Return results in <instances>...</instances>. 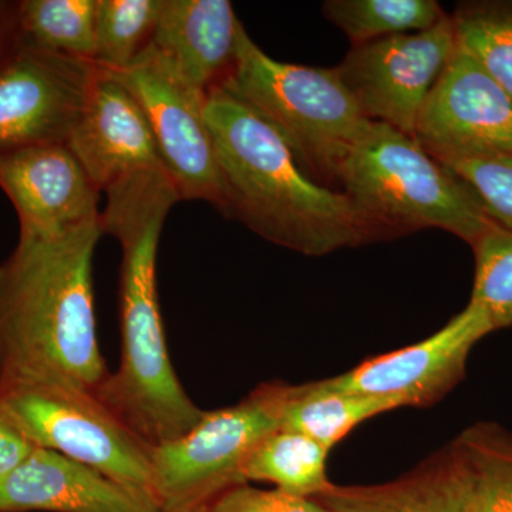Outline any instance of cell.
Wrapping results in <instances>:
<instances>
[{"instance_id": "1", "label": "cell", "mask_w": 512, "mask_h": 512, "mask_svg": "<svg viewBox=\"0 0 512 512\" xmlns=\"http://www.w3.org/2000/svg\"><path fill=\"white\" fill-rule=\"evenodd\" d=\"M104 194L101 231L121 248V357L93 394L144 444L161 446L190 431L205 413L175 373L158 298L161 231L181 197L164 168L128 175Z\"/></svg>"}, {"instance_id": "2", "label": "cell", "mask_w": 512, "mask_h": 512, "mask_svg": "<svg viewBox=\"0 0 512 512\" xmlns=\"http://www.w3.org/2000/svg\"><path fill=\"white\" fill-rule=\"evenodd\" d=\"M100 221L22 237L0 264V384L94 393L109 376L94 312Z\"/></svg>"}, {"instance_id": "3", "label": "cell", "mask_w": 512, "mask_h": 512, "mask_svg": "<svg viewBox=\"0 0 512 512\" xmlns=\"http://www.w3.org/2000/svg\"><path fill=\"white\" fill-rule=\"evenodd\" d=\"M224 185L227 217L306 256L362 245L373 234L345 192L329 190L299 165L268 121L218 86L205 103Z\"/></svg>"}, {"instance_id": "4", "label": "cell", "mask_w": 512, "mask_h": 512, "mask_svg": "<svg viewBox=\"0 0 512 512\" xmlns=\"http://www.w3.org/2000/svg\"><path fill=\"white\" fill-rule=\"evenodd\" d=\"M338 180L373 235L439 228L473 247L494 224L470 187L416 138L377 121L350 148Z\"/></svg>"}, {"instance_id": "5", "label": "cell", "mask_w": 512, "mask_h": 512, "mask_svg": "<svg viewBox=\"0 0 512 512\" xmlns=\"http://www.w3.org/2000/svg\"><path fill=\"white\" fill-rule=\"evenodd\" d=\"M220 87L268 121L313 180L339 178L350 148L372 123L335 69L278 62L245 28Z\"/></svg>"}, {"instance_id": "6", "label": "cell", "mask_w": 512, "mask_h": 512, "mask_svg": "<svg viewBox=\"0 0 512 512\" xmlns=\"http://www.w3.org/2000/svg\"><path fill=\"white\" fill-rule=\"evenodd\" d=\"M285 383L259 384L232 406L205 412L183 436L150 448L161 512H204L235 485L256 444L281 429Z\"/></svg>"}, {"instance_id": "7", "label": "cell", "mask_w": 512, "mask_h": 512, "mask_svg": "<svg viewBox=\"0 0 512 512\" xmlns=\"http://www.w3.org/2000/svg\"><path fill=\"white\" fill-rule=\"evenodd\" d=\"M0 412L33 446L96 468L157 504L150 447L93 393L0 384Z\"/></svg>"}, {"instance_id": "8", "label": "cell", "mask_w": 512, "mask_h": 512, "mask_svg": "<svg viewBox=\"0 0 512 512\" xmlns=\"http://www.w3.org/2000/svg\"><path fill=\"white\" fill-rule=\"evenodd\" d=\"M456 50L453 20L446 16L424 32L353 46L333 69L367 119L414 137L424 104Z\"/></svg>"}, {"instance_id": "9", "label": "cell", "mask_w": 512, "mask_h": 512, "mask_svg": "<svg viewBox=\"0 0 512 512\" xmlns=\"http://www.w3.org/2000/svg\"><path fill=\"white\" fill-rule=\"evenodd\" d=\"M106 73L126 86L143 107L181 200L207 201L224 211L220 164L205 120L207 96L146 52L123 72Z\"/></svg>"}, {"instance_id": "10", "label": "cell", "mask_w": 512, "mask_h": 512, "mask_svg": "<svg viewBox=\"0 0 512 512\" xmlns=\"http://www.w3.org/2000/svg\"><path fill=\"white\" fill-rule=\"evenodd\" d=\"M100 67L22 45L0 63V154L66 143Z\"/></svg>"}, {"instance_id": "11", "label": "cell", "mask_w": 512, "mask_h": 512, "mask_svg": "<svg viewBox=\"0 0 512 512\" xmlns=\"http://www.w3.org/2000/svg\"><path fill=\"white\" fill-rule=\"evenodd\" d=\"M491 332L484 313L468 303L429 338L319 382L339 392L387 400L397 409L433 406L463 380L471 350Z\"/></svg>"}, {"instance_id": "12", "label": "cell", "mask_w": 512, "mask_h": 512, "mask_svg": "<svg viewBox=\"0 0 512 512\" xmlns=\"http://www.w3.org/2000/svg\"><path fill=\"white\" fill-rule=\"evenodd\" d=\"M414 138L440 163L512 157V97L457 47L424 104Z\"/></svg>"}, {"instance_id": "13", "label": "cell", "mask_w": 512, "mask_h": 512, "mask_svg": "<svg viewBox=\"0 0 512 512\" xmlns=\"http://www.w3.org/2000/svg\"><path fill=\"white\" fill-rule=\"evenodd\" d=\"M0 188L15 207L22 237H53L100 221V191L66 143L0 154Z\"/></svg>"}, {"instance_id": "14", "label": "cell", "mask_w": 512, "mask_h": 512, "mask_svg": "<svg viewBox=\"0 0 512 512\" xmlns=\"http://www.w3.org/2000/svg\"><path fill=\"white\" fill-rule=\"evenodd\" d=\"M66 146L100 194L128 175L165 170L143 107L126 86L101 69Z\"/></svg>"}, {"instance_id": "15", "label": "cell", "mask_w": 512, "mask_h": 512, "mask_svg": "<svg viewBox=\"0 0 512 512\" xmlns=\"http://www.w3.org/2000/svg\"><path fill=\"white\" fill-rule=\"evenodd\" d=\"M242 28L229 0H161L144 52L208 96L231 72Z\"/></svg>"}, {"instance_id": "16", "label": "cell", "mask_w": 512, "mask_h": 512, "mask_svg": "<svg viewBox=\"0 0 512 512\" xmlns=\"http://www.w3.org/2000/svg\"><path fill=\"white\" fill-rule=\"evenodd\" d=\"M161 512L140 491L45 448L0 481V512Z\"/></svg>"}, {"instance_id": "17", "label": "cell", "mask_w": 512, "mask_h": 512, "mask_svg": "<svg viewBox=\"0 0 512 512\" xmlns=\"http://www.w3.org/2000/svg\"><path fill=\"white\" fill-rule=\"evenodd\" d=\"M316 501L333 512H468L470 480L451 443L396 480L333 484Z\"/></svg>"}, {"instance_id": "18", "label": "cell", "mask_w": 512, "mask_h": 512, "mask_svg": "<svg viewBox=\"0 0 512 512\" xmlns=\"http://www.w3.org/2000/svg\"><path fill=\"white\" fill-rule=\"evenodd\" d=\"M397 407L387 400L328 389L320 382L286 384L281 427L332 450L359 424Z\"/></svg>"}, {"instance_id": "19", "label": "cell", "mask_w": 512, "mask_h": 512, "mask_svg": "<svg viewBox=\"0 0 512 512\" xmlns=\"http://www.w3.org/2000/svg\"><path fill=\"white\" fill-rule=\"evenodd\" d=\"M328 456V448L281 427L256 444L242 466V478L245 483H271L285 493L316 500L333 485L326 470Z\"/></svg>"}, {"instance_id": "20", "label": "cell", "mask_w": 512, "mask_h": 512, "mask_svg": "<svg viewBox=\"0 0 512 512\" xmlns=\"http://www.w3.org/2000/svg\"><path fill=\"white\" fill-rule=\"evenodd\" d=\"M99 0H20L22 45L93 62Z\"/></svg>"}, {"instance_id": "21", "label": "cell", "mask_w": 512, "mask_h": 512, "mask_svg": "<svg viewBox=\"0 0 512 512\" xmlns=\"http://www.w3.org/2000/svg\"><path fill=\"white\" fill-rule=\"evenodd\" d=\"M470 480L468 512H512V433L491 421L453 441Z\"/></svg>"}, {"instance_id": "22", "label": "cell", "mask_w": 512, "mask_h": 512, "mask_svg": "<svg viewBox=\"0 0 512 512\" xmlns=\"http://www.w3.org/2000/svg\"><path fill=\"white\" fill-rule=\"evenodd\" d=\"M323 13L353 46L424 32L447 16L436 0H328Z\"/></svg>"}, {"instance_id": "23", "label": "cell", "mask_w": 512, "mask_h": 512, "mask_svg": "<svg viewBox=\"0 0 512 512\" xmlns=\"http://www.w3.org/2000/svg\"><path fill=\"white\" fill-rule=\"evenodd\" d=\"M451 20L458 49L512 97V0L461 3Z\"/></svg>"}, {"instance_id": "24", "label": "cell", "mask_w": 512, "mask_h": 512, "mask_svg": "<svg viewBox=\"0 0 512 512\" xmlns=\"http://www.w3.org/2000/svg\"><path fill=\"white\" fill-rule=\"evenodd\" d=\"M161 0H99L96 53L93 62L104 72H123L147 49Z\"/></svg>"}, {"instance_id": "25", "label": "cell", "mask_w": 512, "mask_h": 512, "mask_svg": "<svg viewBox=\"0 0 512 512\" xmlns=\"http://www.w3.org/2000/svg\"><path fill=\"white\" fill-rule=\"evenodd\" d=\"M476 278L470 305L484 313L493 330L512 326V231L491 225L473 245Z\"/></svg>"}, {"instance_id": "26", "label": "cell", "mask_w": 512, "mask_h": 512, "mask_svg": "<svg viewBox=\"0 0 512 512\" xmlns=\"http://www.w3.org/2000/svg\"><path fill=\"white\" fill-rule=\"evenodd\" d=\"M441 164L470 187L491 221L512 231V157L456 158Z\"/></svg>"}, {"instance_id": "27", "label": "cell", "mask_w": 512, "mask_h": 512, "mask_svg": "<svg viewBox=\"0 0 512 512\" xmlns=\"http://www.w3.org/2000/svg\"><path fill=\"white\" fill-rule=\"evenodd\" d=\"M204 512H333L313 498L242 483L218 495Z\"/></svg>"}, {"instance_id": "28", "label": "cell", "mask_w": 512, "mask_h": 512, "mask_svg": "<svg viewBox=\"0 0 512 512\" xmlns=\"http://www.w3.org/2000/svg\"><path fill=\"white\" fill-rule=\"evenodd\" d=\"M35 446L0 412V481L30 456Z\"/></svg>"}, {"instance_id": "29", "label": "cell", "mask_w": 512, "mask_h": 512, "mask_svg": "<svg viewBox=\"0 0 512 512\" xmlns=\"http://www.w3.org/2000/svg\"><path fill=\"white\" fill-rule=\"evenodd\" d=\"M19 2L0 0V63L19 45Z\"/></svg>"}]
</instances>
